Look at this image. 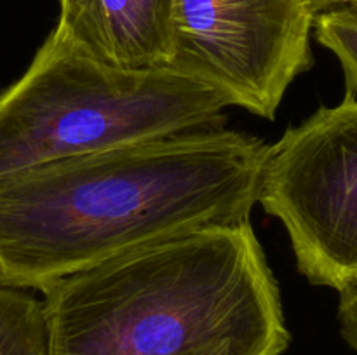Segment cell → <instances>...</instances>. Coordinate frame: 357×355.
<instances>
[{"label":"cell","mask_w":357,"mask_h":355,"mask_svg":"<svg viewBox=\"0 0 357 355\" xmlns=\"http://www.w3.org/2000/svg\"><path fill=\"white\" fill-rule=\"evenodd\" d=\"M268 145L229 129L164 136L0 180V285L44 291L119 256L250 219Z\"/></svg>","instance_id":"1"},{"label":"cell","mask_w":357,"mask_h":355,"mask_svg":"<svg viewBox=\"0 0 357 355\" xmlns=\"http://www.w3.org/2000/svg\"><path fill=\"white\" fill-rule=\"evenodd\" d=\"M47 355H281V291L250 219L119 256L42 291Z\"/></svg>","instance_id":"2"},{"label":"cell","mask_w":357,"mask_h":355,"mask_svg":"<svg viewBox=\"0 0 357 355\" xmlns=\"http://www.w3.org/2000/svg\"><path fill=\"white\" fill-rule=\"evenodd\" d=\"M227 101L169 68L108 66L54 28L0 93V180L112 146L223 129Z\"/></svg>","instance_id":"3"},{"label":"cell","mask_w":357,"mask_h":355,"mask_svg":"<svg viewBox=\"0 0 357 355\" xmlns=\"http://www.w3.org/2000/svg\"><path fill=\"white\" fill-rule=\"evenodd\" d=\"M258 204L282 223L314 285L357 282V97L321 106L268 145Z\"/></svg>","instance_id":"4"},{"label":"cell","mask_w":357,"mask_h":355,"mask_svg":"<svg viewBox=\"0 0 357 355\" xmlns=\"http://www.w3.org/2000/svg\"><path fill=\"white\" fill-rule=\"evenodd\" d=\"M314 19L307 0H174L167 68L272 120L312 66Z\"/></svg>","instance_id":"5"},{"label":"cell","mask_w":357,"mask_h":355,"mask_svg":"<svg viewBox=\"0 0 357 355\" xmlns=\"http://www.w3.org/2000/svg\"><path fill=\"white\" fill-rule=\"evenodd\" d=\"M58 30L98 61L131 72L167 68L174 0H59Z\"/></svg>","instance_id":"6"},{"label":"cell","mask_w":357,"mask_h":355,"mask_svg":"<svg viewBox=\"0 0 357 355\" xmlns=\"http://www.w3.org/2000/svg\"><path fill=\"white\" fill-rule=\"evenodd\" d=\"M0 355H47L44 305L26 289L0 285Z\"/></svg>","instance_id":"7"},{"label":"cell","mask_w":357,"mask_h":355,"mask_svg":"<svg viewBox=\"0 0 357 355\" xmlns=\"http://www.w3.org/2000/svg\"><path fill=\"white\" fill-rule=\"evenodd\" d=\"M316 38L340 61L347 96L357 94V6H338L316 14Z\"/></svg>","instance_id":"8"},{"label":"cell","mask_w":357,"mask_h":355,"mask_svg":"<svg viewBox=\"0 0 357 355\" xmlns=\"http://www.w3.org/2000/svg\"><path fill=\"white\" fill-rule=\"evenodd\" d=\"M338 319L342 336L357 352V282L340 291Z\"/></svg>","instance_id":"9"},{"label":"cell","mask_w":357,"mask_h":355,"mask_svg":"<svg viewBox=\"0 0 357 355\" xmlns=\"http://www.w3.org/2000/svg\"><path fill=\"white\" fill-rule=\"evenodd\" d=\"M310 3L314 10L317 13H323V10L331 9V7L338 6H357V0H307Z\"/></svg>","instance_id":"10"}]
</instances>
